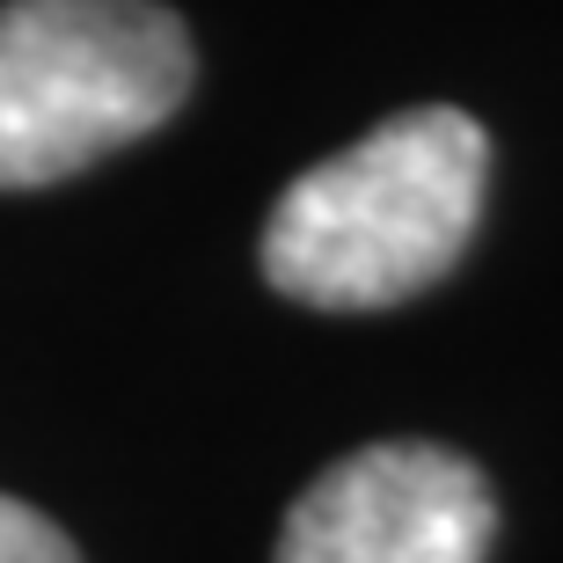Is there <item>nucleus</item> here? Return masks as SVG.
<instances>
[{"mask_svg": "<svg viewBox=\"0 0 563 563\" xmlns=\"http://www.w3.org/2000/svg\"><path fill=\"white\" fill-rule=\"evenodd\" d=\"M198 81L190 30L162 0L0 8V190H44L146 140Z\"/></svg>", "mask_w": 563, "mask_h": 563, "instance_id": "f03ea898", "label": "nucleus"}, {"mask_svg": "<svg viewBox=\"0 0 563 563\" xmlns=\"http://www.w3.org/2000/svg\"><path fill=\"white\" fill-rule=\"evenodd\" d=\"M498 542V490L439 439H380L330 461L292 498L278 563H483Z\"/></svg>", "mask_w": 563, "mask_h": 563, "instance_id": "7ed1b4c3", "label": "nucleus"}, {"mask_svg": "<svg viewBox=\"0 0 563 563\" xmlns=\"http://www.w3.org/2000/svg\"><path fill=\"white\" fill-rule=\"evenodd\" d=\"M483 184L490 140L468 110L424 103L380 118L272 206L256 250L264 278L322 314L402 308L461 264L483 220Z\"/></svg>", "mask_w": 563, "mask_h": 563, "instance_id": "f257e3e1", "label": "nucleus"}, {"mask_svg": "<svg viewBox=\"0 0 563 563\" xmlns=\"http://www.w3.org/2000/svg\"><path fill=\"white\" fill-rule=\"evenodd\" d=\"M0 563H81V549L66 542V527H52L37 505L0 498Z\"/></svg>", "mask_w": 563, "mask_h": 563, "instance_id": "20e7f679", "label": "nucleus"}]
</instances>
